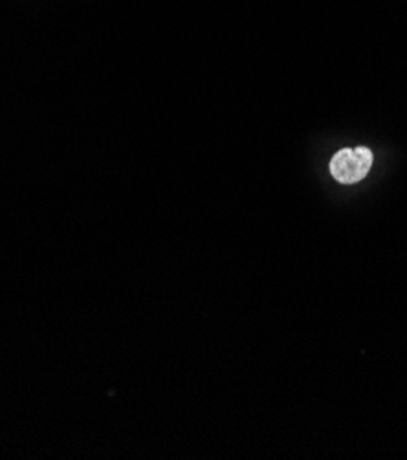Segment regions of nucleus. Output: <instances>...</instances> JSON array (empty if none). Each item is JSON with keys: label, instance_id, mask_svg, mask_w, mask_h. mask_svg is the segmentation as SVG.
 <instances>
[{"label": "nucleus", "instance_id": "obj_1", "mask_svg": "<svg viewBox=\"0 0 407 460\" xmlns=\"http://www.w3.org/2000/svg\"><path fill=\"white\" fill-rule=\"evenodd\" d=\"M373 165V153L367 147L341 149L331 160V174L340 183H356L364 180Z\"/></svg>", "mask_w": 407, "mask_h": 460}]
</instances>
